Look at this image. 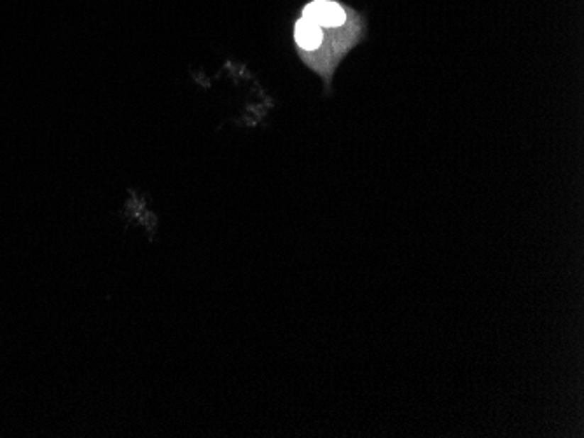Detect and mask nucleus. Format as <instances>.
Masks as SVG:
<instances>
[{
  "label": "nucleus",
  "instance_id": "obj_1",
  "mask_svg": "<svg viewBox=\"0 0 584 438\" xmlns=\"http://www.w3.org/2000/svg\"><path fill=\"white\" fill-rule=\"evenodd\" d=\"M303 18L324 28H338L346 21V13L334 0H314L304 6Z\"/></svg>",
  "mask_w": 584,
  "mask_h": 438
},
{
  "label": "nucleus",
  "instance_id": "obj_2",
  "mask_svg": "<svg viewBox=\"0 0 584 438\" xmlns=\"http://www.w3.org/2000/svg\"><path fill=\"white\" fill-rule=\"evenodd\" d=\"M322 26L301 16L294 26V40L303 51H315L322 44Z\"/></svg>",
  "mask_w": 584,
  "mask_h": 438
}]
</instances>
